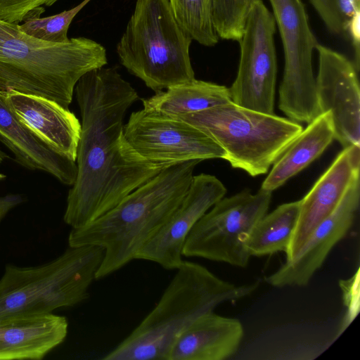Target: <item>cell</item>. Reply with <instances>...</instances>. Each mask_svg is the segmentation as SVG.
Segmentation results:
<instances>
[{"mask_svg": "<svg viewBox=\"0 0 360 360\" xmlns=\"http://www.w3.org/2000/svg\"><path fill=\"white\" fill-rule=\"evenodd\" d=\"M7 158L8 155L4 151L0 150V163L2 162Z\"/></svg>", "mask_w": 360, "mask_h": 360, "instance_id": "obj_29", "label": "cell"}, {"mask_svg": "<svg viewBox=\"0 0 360 360\" xmlns=\"http://www.w3.org/2000/svg\"><path fill=\"white\" fill-rule=\"evenodd\" d=\"M158 302L103 360H167L179 335L221 304L245 297L258 283L236 285L206 267L183 261Z\"/></svg>", "mask_w": 360, "mask_h": 360, "instance_id": "obj_3", "label": "cell"}, {"mask_svg": "<svg viewBox=\"0 0 360 360\" xmlns=\"http://www.w3.org/2000/svg\"><path fill=\"white\" fill-rule=\"evenodd\" d=\"M334 139L330 112L319 115L272 165L260 188L270 192L278 188L317 159Z\"/></svg>", "mask_w": 360, "mask_h": 360, "instance_id": "obj_20", "label": "cell"}, {"mask_svg": "<svg viewBox=\"0 0 360 360\" xmlns=\"http://www.w3.org/2000/svg\"><path fill=\"white\" fill-rule=\"evenodd\" d=\"M16 117L58 154L76 161L81 123L69 109L56 101L13 89L5 91Z\"/></svg>", "mask_w": 360, "mask_h": 360, "instance_id": "obj_16", "label": "cell"}, {"mask_svg": "<svg viewBox=\"0 0 360 360\" xmlns=\"http://www.w3.org/2000/svg\"><path fill=\"white\" fill-rule=\"evenodd\" d=\"M243 337V328L238 319L208 313L179 335L167 360H224L236 352Z\"/></svg>", "mask_w": 360, "mask_h": 360, "instance_id": "obj_19", "label": "cell"}, {"mask_svg": "<svg viewBox=\"0 0 360 360\" xmlns=\"http://www.w3.org/2000/svg\"><path fill=\"white\" fill-rule=\"evenodd\" d=\"M272 12L262 0H255L238 40L236 77L229 89L231 101L258 112L274 114L277 60Z\"/></svg>", "mask_w": 360, "mask_h": 360, "instance_id": "obj_10", "label": "cell"}, {"mask_svg": "<svg viewBox=\"0 0 360 360\" xmlns=\"http://www.w3.org/2000/svg\"><path fill=\"white\" fill-rule=\"evenodd\" d=\"M105 47L89 38L52 43L32 37L19 24L0 20V90L53 100L69 109L87 72L107 65Z\"/></svg>", "mask_w": 360, "mask_h": 360, "instance_id": "obj_4", "label": "cell"}, {"mask_svg": "<svg viewBox=\"0 0 360 360\" xmlns=\"http://www.w3.org/2000/svg\"><path fill=\"white\" fill-rule=\"evenodd\" d=\"M284 54L278 108L289 119L309 123L320 115L313 52L319 44L302 0H269Z\"/></svg>", "mask_w": 360, "mask_h": 360, "instance_id": "obj_9", "label": "cell"}, {"mask_svg": "<svg viewBox=\"0 0 360 360\" xmlns=\"http://www.w3.org/2000/svg\"><path fill=\"white\" fill-rule=\"evenodd\" d=\"M230 101L228 87L195 78L142 99L144 110L173 117L200 112Z\"/></svg>", "mask_w": 360, "mask_h": 360, "instance_id": "obj_21", "label": "cell"}, {"mask_svg": "<svg viewBox=\"0 0 360 360\" xmlns=\"http://www.w3.org/2000/svg\"><path fill=\"white\" fill-rule=\"evenodd\" d=\"M68 331L67 319L53 313L0 319V360L41 359Z\"/></svg>", "mask_w": 360, "mask_h": 360, "instance_id": "obj_18", "label": "cell"}, {"mask_svg": "<svg viewBox=\"0 0 360 360\" xmlns=\"http://www.w3.org/2000/svg\"><path fill=\"white\" fill-rule=\"evenodd\" d=\"M358 1H360V0H358Z\"/></svg>", "mask_w": 360, "mask_h": 360, "instance_id": "obj_30", "label": "cell"}, {"mask_svg": "<svg viewBox=\"0 0 360 360\" xmlns=\"http://www.w3.org/2000/svg\"><path fill=\"white\" fill-rule=\"evenodd\" d=\"M300 200L279 205L266 214L253 227L245 240L250 256L288 254L297 227Z\"/></svg>", "mask_w": 360, "mask_h": 360, "instance_id": "obj_22", "label": "cell"}, {"mask_svg": "<svg viewBox=\"0 0 360 360\" xmlns=\"http://www.w3.org/2000/svg\"><path fill=\"white\" fill-rule=\"evenodd\" d=\"M0 141L13 153L15 161L32 170L46 172L60 182L72 186L77 174L76 161L52 150L14 114L0 90Z\"/></svg>", "mask_w": 360, "mask_h": 360, "instance_id": "obj_17", "label": "cell"}, {"mask_svg": "<svg viewBox=\"0 0 360 360\" xmlns=\"http://www.w3.org/2000/svg\"><path fill=\"white\" fill-rule=\"evenodd\" d=\"M123 132L139 155L165 167L225 157L224 150L196 127L177 117L143 108L131 114Z\"/></svg>", "mask_w": 360, "mask_h": 360, "instance_id": "obj_11", "label": "cell"}, {"mask_svg": "<svg viewBox=\"0 0 360 360\" xmlns=\"http://www.w3.org/2000/svg\"><path fill=\"white\" fill-rule=\"evenodd\" d=\"M326 29L332 34L345 33L344 20L339 11L337 0H309Z\"/></svg>", "mask_w": 360, "mask_h": 360, "instance_id": "obj_26", "label": "cell"}, {"mask_svg": "<svg viewBox=\"0 0 360 360\" xmlns=\"http://www.w3.org/2000/svg\"><path fill=\"white\" fill-rule=\"evenodd\" d=\"M337 4L346 27L347 22L355 15L360 13V1L358 0H337Z\"/></svg>", "mask_w": 360, "mask_h": 360, "instance_id": "obj_27", "label": "cell"}, {"mask_svg": "<svg viewBox=\"0 0 360 360\" xmlns=\"http://www.w3.org/2000/svg\"><path fill=\"white\" fill-rule=\"evenodd\" d=\"M103 255L100 246H69L42 264H6L0 278V319L46 315L83 302Z\"/></svg>", "mask_w": 360, "mask_h": 360, "instance_id": "obj_5", "label": "cell"}, {"mask_svg": "<svg viewBox=\"0 0 360 360\" xmlns=\"http://www.w3.org/2000/svg\"><path fill=\"white\" fill-rule=\"evenodd\" d=\"M89 1L84 0L75 7L58 14L27 19L19 24V28L25 34L42 41L67 43L70 40L68 32L72 20Z\"/></svg>", "mask_w": 360, "mask_h": 360, "instance_id": "obj_24", "label": "cell"}, {"mask_svg": "<svg viewBox=\"0 0 360 360\" xmlns=\"http://www.w3.org/2000/svg\"><path fill=\"white\" fill-rule=\"evenodd\" d=\"M194 160L165 167L91 223L72 228L68 245L104 250L96 280L136 259L139 251L167 221L185 196L193 177Z\"/></svg>", "mask_w": 360, "mask_h": 360, "instance_id": "obj_2", "label": "cell"}, {"mask_svg": "<svg viewBox=\"0 0 360 360\" xmlns=\"http://www.w3.org/2000/svg\"><path fill=\"white\" fill-rule=\"evenodd\" d=\"M75 92L81 134L77 177L68 192L63 220L71 228H79L167 167L144 160L125 139L123 120L139 97L115 68L103 66L87 72Z\"/></svg>", "mask_w": 360, "mask_h": 360, "instance_id": "obj_1", "label": "cell"}, {"mask_svg": "<svg viewBox=\"0 0 360 360\" xmlns=\"http://www.w3.org/2000/svg\"><path fill=\"white\" fill-rule=\"evenodd\" d=\"M58 0H0V20L19 24L38 18Z\"/></svg>", "mask_w": 360, "mask_h": 360, "instance_id": "obj_25", "label": "cell"}, {"mask_svg": "<svg viewBox=\"0 0 360 360\" xmlns=\"http://www.w3.org/2000/svg\"><path fill=\"white\" fill-rule=\"evenodd\" d=\"M175 117L202 131L224 150V160L252 176L267 173L303 129L291 119L232 101Z\"/></svg>", "mask_w": 360, "mask_h": 360, "instance_id": "obj_7", "label": "cell"}, {"mask_svg": "<svg viewBox=\"0 0 360 360\" xmlns=\"http://www.w3.org/2000/svg\"><path fill=\"white\" fill-rule=\"evenodd\" d=\"M359 172L360 146L343 148L300 200L299 219L286 260L298 254L316 227L334 211L352 182L359 178Z\"/></svg>", "mask_w": 360, "mask_h": 360, "instance_id": "obj_15", "label": "cell"}, {"mask_svg": "<svg viewBox=\"0 0 360 360\" xmlns=\"http://www.w3.org/2000/svg\"><path fill=\"white\" fill-rule=\"evenodd\" d=\"M193 41L169 0H136L116 46L120 63L155 92L195 79Z\"/></svg>", "mask_w": 360, "mask_h": 360, "instance_id": "obj_6", "label": "cell"}, {"mask_svg": "<svg viewBox=\"0 0 360 360\" xmlns=\"http://www.w3.org/2000/svg\"><path fill=\"white\" fill-rule=\"evenodd\" d=\"M226 188L215 176H193L182 201L167 221L139 251L136 259L157 263L167 270H176L183 262L182 251L191 231L217 202Z\"/></svg>", "mask_w": 360, "mask_h": 360, "instance_id": "obj_13", "label": "cell"}, {"mask_svg": "<svg viewBox=\"0 0 360 360\" xmlns=\"http://www.w3.org/2000/svg\"><path fill=\"white\" fill-rule=\"evenodd\" d=\"M271 193L260 188L252 194L245 189L222 198L195 224L186 240L182 255L247 266L251 256L245 240L267 213Z\"/></svg>", "mask_w": 360, "mask_h": 360, "instance_id": "obj_8", "label": "cell"}, {"mask_svg": "<svg viewBox=\"0 0 360 360\" xmlns=\"http://www.w3.org/2000/svg\"><path fill=\"white\" fill-rule=\"evenodd\" d=\"M360 200L359 178L347 190L334 211L312 231L298 254L285 262L265 281L276 288L304 286L323 264L333 248L348 233Z\"/></svg>", "mask_w": 360, "mask_h": 360, "instance_id": "obj_14", "label": "cell"}, {"mask_svg": "<svg viewBox=\"0 0 360 360\" xmlns=\"http://www.w3.org/2000/svg\"><path fill=\"white\" fill-rule=\"evenodd\" d=\"M316 90L320 114H331L335 139L345 148L360 146V91L358 71L346 56L317 44Z\"/></svg>", "mask_w": 360, "mask_h": 360, "instance_id": "obj_12", "label": "cell"}, {"mask_svg": "<svg viewBox=\"0 0 360 360\" xmlns=\"http://www.w3.org/2000/svg\"><path fill=\"white\" fill-rule=\"evenodd\" d=\"M183 29L200 44L214 46L219 41L212 20L213 0H169Z\"/></svg>", "mask_w": 360, "mask_h": 360, "instance_id": "obj_23", "label": "cell"}, {"mask_svg": "<svg viewBox=\"0 0 360 360\" xmlns=\"http://www.w3.org/2000/svg\"><path fill=\"white\" fill-rule=\"evenodd\" d=\"M22 202V197L18 194H8L0 196V224L12 209Z\"/></svg>", "mask_w": 360, "mask_h": 360, "instance_id": "obj_28", "label": "cell"}]
</instances>
